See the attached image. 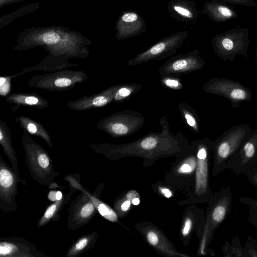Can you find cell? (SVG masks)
Wrapping results in <instances>:
<instances>
[{
  "mask_svg": "<svg viewBox=\"0 0 257 257\" xmlns=\"http://www.w3.org/2000/svg\"><path fill=\"white\" fill-rule=\"evenodd\" d=\"M5 99L9 103L15 104L19 107L24 106L41 110L50 105L47 99L36 93L15 92L8 94Z\"/></svg>",
  "mask_w": 257,
  "mask_h": 257,
  "instance_id": "23",
  "label": "cell"
},
{
  "mask_svg": "<svg viewBox=\"0 0 257 257\" xmlns=\"http://www.w3.org/2000/svg\"><path fill=\"white\" fill-rule=\"evenodd\" d=\"M196 157L195 184L191 203H207L212 194L209 185V163L212 151V141L207 138L191 142Z\"/></svg>",
  "mask_w": 257,
  "mask_h": 257,
  "instance_id": "6",
  "label": "cell"
},
{
  "mask_svg": "<svg viewBox=\"0 0 257 257\" xmlns=\"http://www.w3.org/2000/svg\"><path fill=\"white\" fill-rule=\"evenodd\" d=\"M168 10L172 17L183 22L195 21L197 18L194 5L187 0H172L169 4Z\"/></svg>",
  "mask_w": 257,
  "mask_h": 257,
  "instance_id": "26",
  "label": "cell"
},
{
  "mask_svg": "<svg viewBox=\"0 0 257 257\" xmlns=\"http://www.w3.org/2000/svg\"><path fill=\"white\" fill-rule=\"evenodd\" d=\"M22 142L25 163L32 178L39 184L49 187L59 175L54 170L50 155L26 132H23Z\"/></svg>",
  "mask_w": 257,
  "mask_h": 257,
  "instance_id": "4",
  "label": "cell"
},
{
  "mask_svg": "<svg viewBox=\"0 0 257 257\" xmlns=\"http://www.w3.org/2000/svg\"><path fill=\"white\" fill-rule=\"evenodd\" d=\"M97 212L89 198L80 193L73 200L69 208L67 227L70 230H77L89 223Z\"/></svg>",
  "mask_w": 257,
  "mask_h": 257,
  "instance_id": "15",
  "label": "cell"
},
{
  "mask_svg": "<svg viewBox=\"0 0 257 257\" xmlns=\"http://www.w3.org/2000/svg\"><path fill=\"white\" fill-rule=\"evenodd\" d=\"M120 84L111 86L99 93L84 96L69 101L67 106L76 111L86 110L93 108L101 107L113 102Z\"/></svg>",
  "mask_w": 257,
  "mask_h": 257,
  "instance_id": "19",
  "label": "cell"
},
{
  "mask_svg": "<svg viewBox=\"0 0 257 257\" xmlns=\"http://www.w3.org/2000/svg\"><path fill=\"white\" fill-rule=\"evenodd\" d=\"M92 42L80 32L61 26L27 28L19 35L15 51L35 47L44 48L48 55L36 65L25 67V74L35 70L56 71L77 65L69 59L85 58L90 55L88 46Z\"/></svg>",
  "mask_w": 257,
  "mask_h": 257,
  "instance_id": "1",
  "label": "cell"
},
{
  "mask_svg": "<svg viewBox=\"0 0 257 257\" xmlns=\"http://www.w3.org/2000/svg\"><path fill=\"white\" fill-rule=\"evenodd\" d=\"M203 13L213 22H225L237 17L236 11L224 2L208 1L203 6Z\"/></svg>",
  "mask_w": 257,
  "mask_h": 257,
  "instance_id": "22",
  "label": "cell"
},
{
  "mask_svg": "<svg viewBox=\"0 0 257 257\" xmlns=\"http://www.w3.org/2000/svg\"><path fill=\"white\" fill-rule=\"evenodd\" d=\"M205 62L200 56L198 51L192 52L171 57L159 69L162 75H181L199 70L203 68Z\"/></svg>",
  "mask_w": 257,
  "mask_h": 257,
  "instance_id": "14",
  "label": "cell"
},
{
  "mask_svg": "<svg viewBox=\"0 0 257 257\" xmlns=\"http://www.w3.org/2000/svg\"><path fill=\"white\" fill-rule=\"evenodd\" d=\"M16 119L24 132L42 138L49 147L52 148L53 143L50 135L41 123L23 115L17 116Z\"/></svg>",
  "mask_w": 257,
  "mask_h": 257,
  "instance_id": "25",
  "label": "cell"
},
{
  "mask_svg": "<svg viewBox=\"0 0 257 257\" xmlns=\"http://www.w3.org/2000/svg\"><path fill=\"white\" fill-rule=\"evenodd\" d=\"M203 90L209 94L226 97L231 106L236 108L241 101H250L251 93L241 83L227 78H212L203 85Z\"/></svg>",
  "mask_w": 257,
  "mask_h": 257,
  "instance_id": "12",
  "label": "cell"
},
{
  "mask_svg": "<svg viewBox=\"0 0 257 257\" xmlns=\"http://www.w3.org/2000/svg\"><path fill=\"white\" fill-rule=\"evenodd\" d=\"M56 193H57V191H54V190L50 191L49 192L48 195V199L50 201H52L53 202L57 201Z\"/></svg>",
  "mask_w": 257,
  "mask_h": 257,
  "instance_id": "44",
  "label": "cell"
},
{
  "mask_svg": "<svg viewBox=\"0 0 257 257\" xmlns=\"http://www.w3.org/2000/svg\"><path fill=\"white\" fill-rule=\"evenodd\" d=\"M179 111L186 124L195 133L200 132L199 116L196 110L189 104L181 102L178 106Z\"/></svg>",
  "mask_w": 257,
  "mask_h": 257,
  "instance_id": "30",
  "label": "cell"
},
{
  "mask_svg": "<svg viewBox=\"0 0 257 257\" xmlns=\"http://www.w3.org/2000/svg\"><path fill=\"white\" fill-rule=\"evenodd\" d=\"M185 212L181 235L182 240L187 243V238L195 231L198 237L201 239L203 234L205 221V213L203 209L196 206L190 207Z\"/></svg>",
  "mask_w": 257,
  "mask_h": 257,
  "instance_id": "21",
  "label": "cell"
},
{
  "mask_svg": "<svg viewBox=\"0 0 257 257\" xmlns=\"http://www.w3.org/2000/svg\"><path fill=\"white\" fill-rule=\"evenodd\" d=\"M233 5H238L243 6L250 7L256 6L254 0H220Z\"/></svg>",
  "mask_w": 257,
  "mask_h": 257,
  "instance_id": "40",
  "label": "cell"
},
{
  "mask_svg": "<svg viewBox=\"0 0 257 257\" xmlns=\"http://www.w3.org/2000/svg\"><path fill=\"white\" fill-rule=\"evenodd\" d=\"M255 62L257 66V45L256 47V52H255Z\"/></svg>",
  "mask_w": 257,
  "mask_h": 257,
  "instance_id": "48",
  "label": "cell"
},
{
  "mask_svg": "<svg viewBox=\"0 0 257 257\" xmlns=\"http://www.w3.org/2000/svg\"><path fill=\"white\" fill-rule=\"evenodd\" d=\"M88 78V75L83 71L64 69L35 75L28 84L30 87L48 91H66L72 89Z\"/></svg>",
  "mask_w": 257,
  "mask_h": 257,
  "instance_id": "8",
  "label": "cell"
},
{
  "mask_svg": "<svg viewBox=\"0 0 257 257\" xmlns=\"http://www.w3.org/2000/svg\"><path fill=\"white\" fill-rule=\"evenodd\" d=\"M257 167V128L246 140L227 162L226 167L235 174H244Z\"/></svg>",
  "mask_w": 257,
  "mask_h": 257,
  "instance_id": "13",
  "label": "cell"
},
{
  "mask_svg": "<svg viewBox=\"0 0 257 257\" xmlns=\"http://www.w3.org/2000/svg\"><path fill=\"white\" fill-rule=\"evenodd\" d=\"M63 196V194L60 191H57L56 199L57 200L61 199Z\"/></svg>",
  "mask_w": 257,
  "mask_h": 257,
  "instance_id": "46",
  "label": "cell"
},
{
  "mask_svg": "<svg viewBox=\"0 0 257 257\" xmlns=\"http://www.w3.org/2000/svg\"><path fill=\"white\" fill-rule=\"evenodd\" d=\"M161 130L149 132L134 142L122 144L102 143L89 145L95 153L107 159L116 160L124 157H138L145 162H153L163 157H182L191 152V145L181 132L173 134L170 129L166 115L159 120Z\"/></svg>",
  "mask_w": 257,
  "mask_h": 257,
  "instance_id": "2",
  "label": "cell"
},
{
  "mask_svg": "<svg viewBox=\"0 0 257 257\" xmlns=\"http://www.w3.org/2000/svg\"><path fill=\"white\" fill-rule=\"evenodd\" d=\"M132 201L128 199L124 194L122 197L117 198L113 204V209L118 217H122L131 207Z\"/></svg>",
  "mask_w": 257,
  "mask_h": 257,
  "instance_id": "35",
  "label": "cell"
},
{
  "mask_svg": "<svg viewBox=\"0 0 257 257\" xmlns=\"http://www.w3.org/2000/svg\"><path fill=\"white\" fill-rule=\"evenodd\" d=\"M0 144L12 168L20 176L17 157L12 145V134L9 126L2 118L0 119Z\"/></svg>",
  "mask_w": 257,
  "mask_h": 257,
  "instance_id": "27",
  "label": "cell"
},
{
  "mask_svg": "<svg viewBox=\"0 0 257 257\" xmlns=\"http://www.w3.org/2000/svg\"><path fill=\"white\" fill-rule=\"evenodd\" d=\"M188 32L174 33L158 42L148 49L129 60L126 65L137 66L153 60H161L171 57L188 37Z\"/></svg>",
  "mask_w": 257,
  "mask_h": 257,
  "instance_id": "10",
  "label": "cell"
},
{
  "mask_svg": "<svg viewBox=\"0 0 257 257\" xmlns=\"http://www.w3.org/2000/svg\"><path fill=\"white\" fill-rule=\"evenodd\" d=\"M142 87L141 85L136 83L120 84L113 102L120 103L130 98L134 94L139 91Z\"/></svg>",
  "mask_w": 257,
  "mask_h": 257,
  "instance_id": "32",
  "label": "cell"
},
{
  "mask_svg": "<svg viewBox=\"0 0 257 257\" xmlns=\"http://www.w3.org/2000/svg\"><path fill=\"white\" fill-rule=\"evenodd\" d=\"M98 236L97 232L94 231L79 237L68 249L65 256H78L91 249L94 246Z\"/></svg>",
  "mask_w": 257,
  "mask_h": 257,
  "instance_id": "29",
  "label": "cell"
},
{
  "mask_svg": "<svg viewBox=\"0 0 257 257\" xmlns=\"http://www.w3.org/2000/svg\"><path fill=\"white\" fill-rule=\"evenodd\" d=\"M232 202V194L229 186H223L211 195L207 202L205 221L198 249L200 254H207V247L211 241L217 228L229 214Z\"/></svg>",
  "mask_w": 257,
  "mask_h": 257,
  "instance_id": "3",
  "label": "cell"
},
{
  "mask_svg": "<svg viewBox=\"0 0 257 257\" xmlns=\"http://www.w3.org/2000/svg\"><path fill=\"white\" fill-rule=\"evenodd\" d=\"M222 251L224 256L244 257L243 247L237 236L232 238L231 243L227 240L225 241L222 247Z\"/></svg>",
  "mask_w": 257,
  "mask_h": 257,
  "instance_id": "33",
  "label": "cell"
},
{
  "mask_svg": "<svg viewBox=\"0 0 257 257\" xmlns=\"http://www.w3.org/2000/svg\"><path fill=\"white\" fill-rule=\"evenodd\" d=\"M40 3L25 5L19 9L2 16L0 18V28L6 26L15 19L33 13L39 8Z\"/></svg>",
  "mask_w": 257,
  "mask_h": 257,
  "instance_id": "31",
  "label": "cell"
},
{
  "mask_svg": "<svg viewBox=\"0 0 257 257\" xmlns=\"http://www.w3.org/2000/svg\"><path fill=\"white\" fill-rule=\"evenodd\" d=\"M186 155L178 158L172 168L166 175V180L170 186L183 187L187 185V181H190L191 177L195 178L196 167V157L194 147Z\"/></svg>",
  "mask_w": 257,
  "mask_h": 257,
  "instance_id": "16",
  "label": "cell"
},
{
  "mask_svg": "<svg viewBox=\"0 0 257 257\" xmlns=\"http://www.w3.org/2000/svg\"><path fill=\"white\" fill-rule=\"evenodd\" d=\"M71 194H63L62 198L54 202L45 210L43 215L39 219L37 226L41 228L51 221H57L60 219L59 213L71 199Z\"/></svg>",
  "mask_w": 257,
  "mask_h": 257,
  "instance_id": "28",
  "label": "cell"
},
{
  "mask_svg": "<svg viewBox=\"0 0 257 257\" xmlns=\"http://www.w3.org/2000/svg\"><path fill=\"white\" fill-rule=\"evenodd\" d=\"M213 50L221 60L233 61L237 55L247 57L249 45L247 29H232L216 35L212 39Z\"/></svg>",
  "mask_w": 257,
  "mask_h": 257,
  "instance_id": "7",
  "label": "cell"
},
{
  "mask_svg": "<svg viewBox=\"0 0 257 257\" xmlns=\"http://www.w3.org/2000/svg\"><path fill=\"white\" fill-rule=\"evenodd\" d=\"M145 121V117L140 112L133 110H123L102 118L97 124V128L113 138L123 137L139 131Z\"/></svg>",
  "mask_w": 257,
  "mask_h": 257,
  "instance_id": "9",
  "label": "cell"
},
{
  "mask_svg": "<svg viewBox=\"0 0 257 257\" xmlns=\"http://www.w3.org/2000/svg\"><path fill=\"white\" fill-rule=\"evenodd\" d=\"M159 192L164 197L169 198L173 195L172 191L168 187L164 186H159L158 187Z\"/></svg>",
  "mask_w": 257,
  "mask_h": 257,
  "instance_id": "41",
  "label": "cell"
},
{
  "mask_svg": "<svg viewBox=\"0 0 257 257\" xmlns=\"http://www.w3.org/2000/svg\"><path fill=\"white\" fill-rule=\"evenodd\" d=\"M139 229L143 233L150 245L163 253L179 255L171 247L167 238L163 236V233L159 229L150 225H139Z\"/></svg>",
  "mask_w": 257,
  "mask_h": 257,
  "instance_id": "24",
  "label": "cell"
},
{
  "mask_svg": "<svg viewBox=\"0 0 257 257\" xmlns=\"http://www.w3.org/2000/svg\"><path fill=\"white\" fill-rule=\"evenodd\" d=\"M146 27L144 20L136 12H123L116 22L115 37L122 40L135 37L145 32Z\"/></svg>",
  "mask_w": 257,
  "mask_h": 257,
  "instance_id": "20",
  "label": "cell"
},
{
  "mask_svg": "<svg viewBox=\"0 0 257 257\" xmlns=\"http://www.w3.org/2000/svg\"><path fill=\"white\" fill-rule=\"evenodd\" d=\"M1 257H48L35 245L24 238L12 236L0 238Z\"/></svg>",
  "mask_w": 257,
  "mask_h": 257,
  "instance_id": "18",
  "label": "cell"
},
{
  "mask_svg": "<svg viewBox=\"0 0 257 257\" xmlns=\"http://www.w3.org/2000/svg\"><path fill=\"white\" fill-rule=\"evenodd\" d=\"M251 132L248 124L232 127L212 142V174L216 176L227 169L226 164Z\"/></svg>",
  "mask_w": 257,
  "mask_h": 257,
  "instance_id": "5",
  "label": "cell"
},
{
  "mask_svg": "<svg viewBox=\"0 0 257 257\" xmlns=\"http://www.w3.org/2000/svg\"><path fill=\"white\" fill-rule=\"evenodd\" d=\"M12 75L1 76L0 77V95L6 97L9 94L11 88Z\"/></svg>",
  "mask_w": 257,
  "mask_h": 257,
  "instance_id": "37",
  "label": "cell"
},
{
  "mask_svg": "<svg viewBox=\"0 0 257 257\" xmlns=\"http://www.w3.org/2000/svg\"><path fill=\"white\" fill-rule=\"evenodd\" d=\"M181 75H165L161 76V83L165 87L179 90L183 88V84Z\"/></svg>",
  "mask_w": 257,
  "mask_h": 257,
  "instance_id": "34",
  "label": "cell"
},
{
  "mask_svg": "<svg viewBox=\"0 0 257 257\" xmlns=\"http://www.w3.org/2000/svg\"><path fill=\"white\" fill-rule=\"evenodd\" d=\"M19 183L25 185L26 182L0 155V209L7 213H14L17 210L16 197Z\"/></svg>",
  "mask_w": 257,
  "mask_h": 257,
  "instance_id": "11",
  "label": "cell"
},
{
  "mask_svg": "<svg viewBox=\"0 0 257 257\" xmlns=\"http://www.w3.org/2000/svg\"><path fill=\"white\" fill-rule=\"evenodd\" d=\"M59 187V185L55 182H53V183H52L49 186V188L50 189H55L57 187Z\"/></svg>",
  "mask_w": 257,
  "mask_h": 257,
  "instance_id": "47",
  "label": "cell"
},
{
  "mask_svg": "<svg viewBox=\"0 0 257 257\" xmlns=\"http://www.w3.org/2000/svg\"><path fill=\"white\" fill-rule=\"evenodd\" d=\"M24 1L26 0H0V8H2L3 7L6 5L20 2Z\"/></svg>",
  "mask_w": 257,
  "mask_h": 257,
  "instance_id": "43",
  "label": "cell"
},
{
  "mask_svg": "<svg viewBox=\"0 0 257 257\" xmlns=\"http://www.w3.org/2000/svg\"><path fill=\"white\" fill-rule=\"evenodd\" d=\"M76 175L77 174H69L64 177V179L69 184L70 193L72 194L74 193L76 190H79L85 194L102 217L110 222H117L118 217L115 210L99 198L104 185L100 184L95 192L91 193L80 183L79 175L78 174V176Z\"/></svg>",
  "mask_w": 257,
  "mask_h": 257,
  "instance_id": "17",
  "label": "cell"
},
{
  "mask_svg": "<svg viewBox=\"0 0 257 257\" xmlns=\"http://www.w3.org/2000/svg\"><path fill=\"white\" fill-rule=\"evenodd\" d=\"M239 201L241 203L247 205L249 207L250 211L257 214V199L246 196H240Z\"/></svg>",
  "mask_w": 257,
  "mask_h": 257,
  "instance_id": "38",
  "label": "cell"
},
{
  "mask_svg": "<svg viewBox=\"0 0 257 257\" xmlns=\"http://www.w3.org/2000/svg\"><path fill=\"white\" fill-rule=\"evenodd\" d=\"M244 174L248 180L257 187V167L248 170Z\"/></svg>",
  "mask_w": 257,
  "mask_h": 257,
  "instance_id": "39",
  "label": "cell"
},
{
  "mask_svg": "<svg viewBox=\"0 0 257 257\" xmlns=\"http://www.w3.org/2000/svg\"><path fill=\"white\" fill-rule=\"evenodd\" d=\"M248 220H249V222L257 229V214H256L255 213H254L253 212L250 211L249 216H248Z\"/></svg>",
  "mask_w": 257,
  "mask_h": 257,
  "instance_id": "42",
  "label": "cell"
},
{
  "mask_svg": "<svg viewBox=\"0 0 257 257\" xmlns=\"http://www.w3.org/2000/svg\"><path fill=\"white\" fill-rule=\"evenodd\" d=\"M140 197H136V198L133 199L132 201V204L134 205H135V206L139 205L140 204Z\"/></svg>",
  "mask_w": 257,
  "mask_h": 257,
  "instance_id": "45",
  "label": "cell"
},
{
  "mask_svg": "<svg viewBox=\"0 0 257 257\" xmlns=\"http://www.w3.org/2000/svg\"><path fill=\"white\" fill-rule=\"evenodd\" d=\"M243 249L244 257H257L256 241L251 236H248Z\"/></svg>",
  "mask_w": 257,
  "mask_h": 257,
  "instance_id": "36",
  "label": "cell"
}]
</instances>
